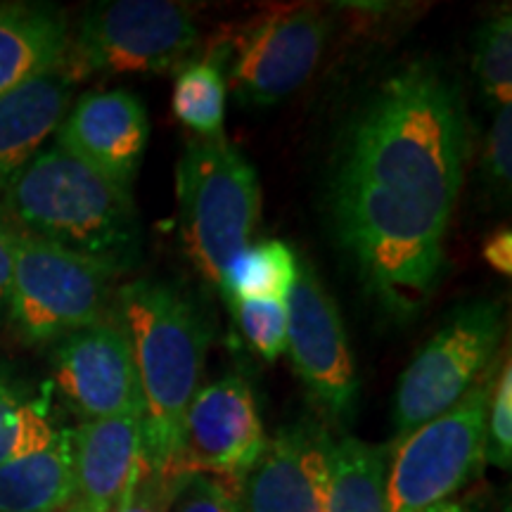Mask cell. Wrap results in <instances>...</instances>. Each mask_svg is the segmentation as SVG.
Returning a JSON list of instances; mask_svg holds the SVG:
<instances>
[{"instance_id": "obj_26", "label": "cell", "mask_w": 512, "mask_h": 512, "mask_svg": "<svg viewBox=\"0 0 512 512\" xmlns=\"http://www.w3.org/2000/svg\"><path fill=\"white\" fill-rule=\"evenodd\" d=\"M185 475H166L143 465L136 484L110 512H171Z\"/></svg>"}, {"instance_id": "obj_3", "label": "cell", "mask_w": 512, "mask_h": 512, "mask_svg": "<svg viewBox=\"0 0 512 512\" xmlns=\"http://www.w3.org/2000/svg\"><path fill=\"white\" fill-rule=\"evenodd\" d=\"M3 192L0 209L19 230L105 261L119 273L131 266L140 242L131 192L62 147L38 152Z\"/></svg>"}, {"instance_id": "obj_1", "label": "cell", "mask_w": 512, "mask_h": 512, "mask_svg": "<svg viewBox=\"0 0 512 512\" xmlns=\"http://www.w3.org/2000/svg\"><path fill=\"white\" fill-rule=\"evenodd\" d=\"M467 157L465 105L430 62L384 81L342 138L328 192L332 228L392 316H413L439 283Z\"/></svg>"}, {"instance_id": "obj_13", "label": "cell", "mask_w": 512, "mask_h": 512, "mask_svg": "<svg viewBox=\"0 0 512 512\" xmlns=\"http://www.w3.org/2000/svg\"><path fill=\"white\" fill-rule=\"evenodd\" d=\"M330 444V434L313 422H297L266 439L235 489L240 512H325Z\"/></svg>"}, {"instance_id": "obj_22", "label": "cell", "mask_w": 512, "mask_h": 512, "mask_svg": "<svg viewBox=\"0 0 512 512\" xmlns=\"http://www.w3.org/2000/svg\"><path fill=\"white\" fill-rule=\"evenodd\" d=\"M55 434L46 396H29L0 373V465L50 444Z\"/></svg>"}, {"instance_id": "obj_10", "label": "cell", "mask_w": 512, "mask_h": 512, "mask_svg": "<svg viewBox=\"0 0 512 512\" xmlns=\"http://www.w3.org/2000/svg\"><path fill=\"white\" fill-rule=\"evenodd\" d=\"M264 422L245 377L228 375L197 389L185 411L178 475H204L238 489L266 446Z\"/></svg>"}, {"instance_id": "obj_32", "label": "cell", "mask_w": 512, "mask_h": 512, "mask_svg": "<svg viewBox=\"0 0 512 512\" xmlns=\"http://www.w3.org/2000/svg\"><path fill=\"white\" fill-rule=\"evenodd\" d=\"M62 512H81V510L76 508V505H69V508H67V510H62Z\"/></svg>"}, {"instance_id": "obj_14", "label": "cell", "mask_w": 512, "mask_h": 512, "mask_svg": "<svg viewBox=\"0 0 512 512\" xmlns=\"http://www.w3.org/2000/svg\"><path fill=\"white\" fill-rule=\"evenodd\" d=\"M55 145L131 192L150 138L145 105L131 91H91L57 128Z\"/></svg>"}, {"instance_id": "obj_12", "label": "cell", "mask_w": 512, "mask_h": 512, "mask_svg": "<svg viewBox=\"0 0 512 512\" xmlns=\"http://www.w3.org/2000/svg\"><path fill=\"white\" fill-rule=\"evenodd\" d=\"M53 380L83 420L143 413L131 344L114 318L62 337L53 354Z\"/></svg>"}, {"instance_id": "obj_30", "label": "cell", "mask_w": 512, "mask_h": 512, "mask_svg": "<svg viewBox=\"0 0 512 512\" xmlns=\"http://www.w3.org/2000/svg\"><path fill=\"white\" fill-rule=\"evenodd\" d=\"M484 261L501 275L512 273V233L510 228H498L484 242Z\"/></svg>"}, {"instance_id": "obj_23", "label": "cell", "mask_w": 512, "mask_h": 512, "mask_svg": "<svg viewBox=\"0 0 512 512\" xmlns=\"http://www.w3.org/2000/svg\"><path fill=\"white\" fill-rule=\"evenodd\" d=\"M475 74L491 105L510 107L512 102V19L505 10L491 17L477 31Z\"/></svg>"}, {"instance_id": "obj_21", "label": "cell", "mask_w": 512, "mask_h": 512, "mask_svg": "<svg viewBox=\"0 0 512 512\" xmlns=\"http://www.w3.org/2000/svg\"><path fill=\"white\" fill-rule=\"evenodd\" d=\"M226 76L214 60L188 62L176 76L174 86V114L181 124L195 133V138L219 140L223 138L226 121Z\"/></svg>"}, {"instance_id": "obj_2", "label": "cell", "mask_w": 512, "mask_h": 512, "mask_svg": "<svg viewBox=\"0 0 512 512\" xmlns=\"http://www.w3.org/2000/svg\"><path fill=\"white\" fill-rule=\"evenodd\" d=\"M114 320L124 330L136 363L145 465L178 475L183 418L200 389L209 349L207 323L181 290L145 278L117 292Z\"/></svg>"}, {"instance_id": "obj_7", "label": "cell", "mask_w": 512, "mask_h": 512, "mask_svg": "<svg viewBox=\"0 0 512 512\" xmlns=\"http://www.w3.org/2000/svg\"><path fill=\"white\" fill-rule=\"evenodd\" d=\"M491 370L451 411L389 446L384 512L430 510L482 470Z\"/></svg>"}, {"instance_id": "obj_4", "label": "cell", "mask_w": 512, "mask_h": 512, "mask_svg": "<svg viewBox=\"0 0 512 512\" xmlns=\"http://www.w3.org/2000/svg\"><path fill=\"white\" fill-rule=\"evenodd\" d=\"M176 190L185 254L219 287L228 264L252 245L259 226L256 171L226 138H192L178 162Z\"/></svg>"}, {"instance_id": "obj_24", "label": "cell", "mask_w": 512, "mask_h": 512, "mask_svg": "<svg viewBox=\"0 0 512 512\" xmlns=\"http://www.w3.org/2000/svg\"><path fill=\"white\" fill-rule=\"evenodd\" d=\"M242 335L256 354L275 361L287 351V299H235L228 302Z\"/></svg>"}, {"instance_id": "obj_34", "label": "cell", "mask_w": 512, "mask_h": 512, "mask_svg": "<svg viewBox=\"0 0 512 512\" xmlns=\"http://www.w3.org/2000/svg\"><path fill=\"white\" fill-rule=\"evenodd\" d=\"M60 512H62V510H60Z\"/></svg>"}, {"instance_id": "obj_9", "label": "cell", "mask_w": 512, "mask_h": 512, "mask_svg": "<svg viewBox=\"0 0 512 512\" xmlns=\"http://www.w3.org/2000/svg\"><path fill=\"white\" fill-rule=\"evenodd\" d=\"M330 27L328 12L313 5L271 10L242 27L214 62L242 105H278L316 69Z\"/></svg>"}, {"instance_id": "obj_27", "label": "cell", "mask_w": 512, "mask_h": 512, "mask_svg": "<svg viewBox=\"0 0 512 512\" xmlns=\"http://www.w3.org/2000/svg\"><path fill=\"white\" fill-rule=\"evenodd\" d=\"M171 512H240V505L235 491L219 479L185 475Z\"/></svg>"}, {"instance_id": "obj_6", "label": "cell", "mask_w": 512, "mask_h": 512, "mask_svg": "<svg viewBox=\"0 0 512 512\" xmlns=\"http://www.w3.org/2000/svg\"><path fill=\"white\" fill-rule=\"evenodd\" d=\"M197 38L181 3L107 0L81 17L60 67L72 83L93 74H169L190 62Z\"/></svg>"}, {"instance_id": "obj_31", "label": "cell", "mask_w": 512, "mask_h": 512, "mask_svg": "<svg viewBox=\"0 0 512 512\" xmlns=\"http://www.w3.org/2000/svg\"><path fill=\"white\" fill-rule=\"evenodd\" d=\"M425 512H465V508L460 503H456V501H446V503H441V505H434V508L425 510Z\"/></svg>"}, {"instance_id": "obj_8", "label": "cell", "mask_w": 512, "mask_h": 512, "mask_svg": "<svg viewBox=\"0 0 512 512\" xmlns=\"http://www.w3.org/2000/svg\"><path fill=\"white\" fill-rule=\"evenodd\" d=\"M505 318L498 302L458 306L403 370L394 396L396 439L451 411L489 373Z\"/></svg>"}, {"instance_id": "obj_11", "label": "cell", "mask_w": 512, "mask_h": 512, "mask_svg": "<svg viewBox=\"0 0 512 512\" xmlns=\"http://www.w3.org/2000/svg\"><path fill=\"white\" fill-rule=\"evenodd\" d=\"M287 354L306 389L335 418L349 415L358 396V370L335 299L309 259H299L287 297Z\"/></svg>"}, {"instance_id": "obj_25", "label": "cell", "mask_w": 512, "mask_h": 512, "mask_svg": "<svg viewBox=\"0 0 512 512\" xmlns=\"http://www.w3.org/2000/svg\"><path fill=\"white\" fill-rule=\"evenodd\" d=\"M498 373L491 380L489 403H486V463L510 470L512 463V368L510 356L505 354Z\"/></svg>"}, {"instance_id": "obj_19", "label": "cell", "mask_w": 512, "mask_h": 512, "mask_svg": "<svg viewBox=\"0 0 512 512\" xmlns=\"http://www.w3.org/2000/svg\"><path fill=\"white\" fill-rule=\"evenodd\" d=\"M389 448L356 437L332 439L325 512H384Z\"/></svg>"}, {"instance_id": "obj_29", "label": "cell", "mask_w": 512, "mask_h": 512, "mask_svg": "<svg viewBox=\"0 0 512 512\" xmlns=\"http://www.w3.org/2000/svg\"><path fill=\"white\" fill-rule=\"evenodd\" d=\"M17 226L0 209V311L8 309L12 278H15Z\"/></svg>"}, {"instance_id": "obj_16", "label": "cell", "mask_w": 512, "mask_h": 512, "mask_svg": "<svg viewBox=\"0 0 512 512\" xmlns=\"http://www.w3.org/2000/svg\"><path fill=\"white\" fill-rule=\"evenodd\" d=\"M74 83L62 67L0 95V192L43 150L67 117Z\"/></svg>"}, {"instance_id": "obj_28", "label": "cell", "mask_w": 512, "mask_h": 512, "mask_svg": "<svg viewBox=\"0 0 512 512\" xmlns=\"http://www.w3.org/2000/svg\"><path fill=\"white\" fill-rule=\"evenodd\" d=\"M482 162L486 181L498 192H508L512 183V107L496 110L494 124L486 136Z\"/></svg>"}, {"instance_id": "obj_5", "label": "cell", "mask_w": 512, "mask_h": 512, "mask_svg": "<svg viewBox=\"0 0 512 512\" xmlns=\"http://www.w3.org/2000/svg\"><path fill=\"white\" fill-rule=\"evenodd\" d=\"M119 271L17 228L8 316L27 344H46L107 318Z\"/></svg>"}, {"instance_id": "obj_33", "label": "cell", "mask_w": 512, "mask_h": 512, "mask_svg": "<svg viewBox=\"0 0 512 512\" xmlns=\"http://www.w3.org/2000/svg\"><path fill=\"white\" fill-rule=\"evenodd\" d=\"M505 512H510V508H505Z\"/></svg>"}, {"instance_id": "obj_17", "label": "cell", "mask_w": 512, "mask_h": 512, "mask_svg": "<svg viewBox=\"0 0 512 512\" xmlns=\"http://www.w3.org/2000/svg\"><path fill=\"white\" fill-rule=\"evenodd\" d=\"M69 29L60 8L43 3H0V95L64 60Z\"/></svg>"}, {"instance_id": "obj_15", "label": "cell", "mask_w": 512, "mask_h": 512, "mask_svg": "<svg viewBox=\"0 0 512 512\" xmlns=\"http://www.w3.org/2000/svg\"><path fill=\"white\" fill-rule=\"evenodd\" d=\"M143 465V413L83 422L74 430V505L81 512H110L136 484Z\"/></svg>"}, {"instance_id": "obj_20", "label": "cell", "mask_w": 512, "mask_h": 512, "mask_svg": "<svg viewBox=\"0 0 512 512\" xmlns=\"http://www.w3.org/2000/svg\"><path fill=\"white\" fill-rule=\"evenodd\" d=\"M299 256L280 240L249 245L230 261L219 290L226 302L235 299H287L297 280Z\"/></svg>"}, {"instance_id": "obj_18", "label": "cell", "mask_w": 512, "mask_h": 512, "mask_svg": "<svg viewBox=\"0 0 512 512\" xmlns=\"http://www.w3.org/2000/svg\"><path fill=\"white\" fill-rule=\"evenodd\" d=\"M74 501V430L0 465V512H60Z\"/></svg>"}]
</instances>
